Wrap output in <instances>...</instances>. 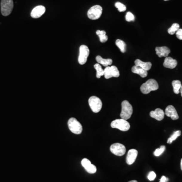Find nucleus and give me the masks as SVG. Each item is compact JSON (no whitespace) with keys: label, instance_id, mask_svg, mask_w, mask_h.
<instances>
[{"label":"nucleus","instance_id":"nucleus-1","mask_svg":"<svg viewBox=\"0 0 182 182\" xmlns=\"http://www.w3.org/2000/svg\"><path fill=\"white\" fill-rule=\"evenodd\" d=\"M159 85L156 80L154 79H149L140 87L141 92L144 94H148L152 91H156L158 89Z\"/></svg>","mask_w":182,"mask_h":182},{"label":"nucleus","instance_id":"nucleus-2","mask_svg":"<svg viewBox=\"0 0 182 182\" xmlns=\"http://www.w3.org/2000/svg\"><path fill=\"white\" fill-rule=\"evenodd\" d=\"M133 107L127 100H124L121 103V111L120 114L121 118L128 120L130 119L133 113Z\"/></svg>","mask_w":182,"mask_h":182},{"label":"nucleus","instance_id":"nucleus-3","mask_svg":"<svg viewBox=\"0 0 182 182\" xmlns=\"http://www.w3.org/2000/svg\"><path fill=\"white\" fill-rule=\"evenodd\" d=\"M69 130L74 134H79L82 133V126L76 118L71 117L67 122Z\"/></svg>","mask_w":182,"mask_h":182},{"label":"nucleus","instance_id":"nucleus-4","mask_svg":"<svg viewBox=\"0 0 182 182\" xmlns=\"http://www.w3.org/2000/svg\"><path fill=\"white\" fill-rule=\"evenodd\" d=\"M111 128L114 129H117L121 131H128L130 130V123L126 121V120H124L123 118L121 119H117L112 121L111 123Z\"/></svg>","mask_w":182,"mask_h":182},{"label":"nucleus","instance_id":"nucleus-5","mask_svg":"<svg viewBox=\"0 0 182 182\" xmlns=\"http://www.w3.org/2000/svg\"><path fill=\"white\" fill-rule=\"evenodd\" d=\"M89 104L92 111L94 113H98L102 109V102L98 97L91 96L89 99Z\"/></svg>","mask_w":182,"mask_h":182},{"label":"nucleus","instance_id":"nucleus-6","mask_svg":"<svg viewBox=\"0 0 182 182\" xmlns=\"http://www.w3.org/2000/svg\"><path fill=\"white\" fill-rule=\"evenodd\" d=\"M13 0H2L1 3V13L4 16H7L10 15L13 10Z\"/></svg>","mask_w":182,"mask_h":182},{"label":"nucleus","instance_id":"nucleus-7","mask_svg":"<svg viewBox=\"0 0 182 182\" xmlns=\"http://www.w3.org/2000/svg\"><path fill=\"white\" fill-rule=\"evenodd\" d=\"M102 7L100 5H95L88 10L87 15L90 19L97 20L102 15Z\"/></svg>","mask_w":182,"mask_h":182},{"label":"nucleus","instance_id":"nucleus-8","mask_svg":"<svg viewBox=\"0 0 182 182\" xmlns=\"http://www.w3.org/2000/svg\"><path fill=\"white\" fill-rule=\"evenodd\" d=\"M90 54V50L87 46L82 45L79 47L78 61L80 65H84L87 62V59Z\"/></svg>","mask_w":182,"mask_h":182},{"label":"nucleus","instance_id":"nucleus-9","mask_svg":"<svg viewBox=\"0 0 182 182\" xmlns=\"http://www.w3.org/2000/svg\"><path fill=\"white\" fill-rule=\"evenodd\" d=\"M110 151L115 155L121 156L123 155L126 152V148L123 145L120 143H114L110 146Z\"/></svg>","mask_w":182,"mask_h":182},{"label":"nucleus","instance_id":"nucleus-10","mask_svg":"<svg viewBox=\"0 0 182 182\" xmlns=\"http://www.w3.org/2000/svg\"><path fill=\"white\" fill-rule=\"evenodd\" d=\"M81 164L87 172H89V174H95L97 171V168L95 166L92 164L89 159L84 158L81 161Z\"/></svg>","mask_w":182,"mask_h":182},{"label":"nucleus","instance_id":"nucleus-11","mask_svg":"<svg viewBox=\"0 0 182 182\" xmlns=\"http://www.w3.org/2000/svg\"><path fill=\"white\" fill-rule=\"evenodd\" d=\"M46 8L43 6H38L33 9L31 11L30 15L33 18H38L41 17L45 13Z\"/></svg>","mask_w":182,"mask_h":182},{"label":"nucleus","instance_id":"nucleus-12","mask_svg":"<svg viewBox=\"0 0 182 182\" xmlns=\"http://www.w3.org/2000/svg\"><path fill=\"white\" fill-rule=\"evenodd\" d=\"M138 154V151L134 149H132L128 151L126 158V162L127 164L129 165L133 164L136 159Z\"/></svg>","mask_w":182,"mask_h":182},{"label":"nucleus","instance_id":"nucleus-13","mask_svg":"<svg viewBox=\"0 0 182 182\" xmlns=\"http://www.w3.org/2000/svg\"><path fill=\"white\" fill-rule=\"evenodd\" d=\"M165 114L167 117H171L172 120H178L179 117L177 110L172 105H169L166 108Z\"/></svg>","mask_w":182,"mask_h":182},{"label":"nucleus","instance_id":"nucleus-14","mask_svg":"<svg viewBox=\"0 0 182 182\" xmlns=\"http://www.w3.org/2000/svg\"><path fill=\"white\" fill-rule=\"evenodd\" d=\"M155 51L156 54L160 58L163 57H166L171 52V50L169 48L166 46L157 47L155 48Z\"/></svg>","mask_w":182,"mask_h":182},{"label":"nucleus","instance_id":"nucleus-15","mask_svg":"<svg viewBox=\"0 0 182 182\" xmlns=\"http://www.w3.org/2000/svg\"><path fill=\"white\" fill-rule=\"evenodd\" d=\"M164 111L160 108H156L154 111L150 112V117L158 121L162 120L164 118Z\"/></svg>","mask_w":182,"mask_h":182},{"label":"nucleus","instance_id":"nucleus-16","mask_svg":"<svg viewBox=\"0 0 182 182\" xmlns=\"http://www.w3.org/2000/svg\"><path fill=\"white\" fill-rule=\"evenodd\" d=\"M177 61L171 57H166V59H164V62L163 63L164 67L170 69L175 68L177 65Z\"/></svg>","mask_w":182,"mask_h":182},{"label":"nucleus","instance_id":"nucleus-17","mask_svg":"<svg viewBox=\"0 0 182 182\" xmlns=\"http://www.w3.org/2000/svg\"><path fill=\"white\" fill-rule=\"evenodd\" d=\"M134 64H135V65L139 66L146 71H149L150 69H151V66H152V63L151 62H145L140 59L136 60L134 61Z\"/></svg>","mask_w":182,"mask_h":182},{"label":"nucleus","instance_id":"nucleus-18","mask_svg":"<svg viewBox=\"0 0 182 182\" xmlns=\"http://www.w3.org/2000/svg\"><path fill=\"white\" fill-rule=\"evenodd\" d=\"M131 71L134 74H138L141 76L142 77H145L147 76V71H145L142 68L138 66L134 65L131 68Z\"/></svg>","mask_w":182,"mask_h":182},{"label":"nucleus","instance_id":"nucleus-19","mask_svg":"<svg viewBox=\"0 0 182 182\" xmlns=\"http://www.w3.org/2000/svg\"><path fill=\"white\" fill-rule=\"evenodd\" d=\"M96 60L99 64H102V65L107 67L111 65L112 60L111 59H104L100 56H97L96 57Z\"/></svg>","mask_w":182,"mask_h":182},{"label":"nucleus","instance_id":"nucleus-20","mask_svg":"<svg viewBox=\"0 0 182 182\" xmlns=\"http://www.w3.org/2000/svg\"><path fill=\"white\" fill-rule=\"evenodd\" d=\"M96 34L98 36L99 39H100V41L101 43H105L107 41L108 38L106 35V31H104V30H98L96 31Z\"/></svg>","mask_w":182,"mask_h":182},{"label":"nucleus","instance_id":"nucleus-21","mask_svg":"<svg viewBox=\"0 0 182 182\" xmlns=\"http://www.w3.org/2000/svg\"><path fill=\"white\" fill-rule=\"evenodd\" d=\"M95 69L96 70L97 73H96V77L98 79H100V77L102 76H104V70L103 69L102 67L100 64L97 63L94 66Z\"/></svg>","mask_w":182,"mask_h":182},{"label":"nucleus","instance_id":"nucleus-22","mask_svg":"<svg viewBox=\"0 0 182 182\" xmlns=\"http://www.w3.org/2000/svg\"><path fill=\"white\" fill-rule=\"evenodd\" d=\"M172 85L174 89V92L176 94H178L180 93L181 87L182 85L181 82L179 80H173L172 82Z\"/></svg>","mask_w":182,"mask_h":182},{"label":"nucleus","instance_id":"nucleus-23","mask_svg":"<svg viewBox=\"0 0 182 182\" xmlns=\"http://www.w3.org/2000/svg\"><path fill=\"white\" fill-rule=\"evenodd\" d=\"M115 44L122 53L126 52V44L125 42L121 39H117L115 42Z\"/></svg>","mask_w":182,"mask_h":182},{"label":"nucleus","instance_id":"nucleus-24","mask_svg":"<svg viewBox=\"0 0 182 182\" xmlns=\"http://www.w3.org/2000/svg\"><path fill=\"white\" fill-rule=\"evenodd\" d=\"M181 134V131H175L173 133V134L169 138V139L167 140V143L168 144H172L173 141L177 139L178 137L180 136Z\"/></svg>","mask_w":182,"mask_h":182},{"label":"nucleus","instance_id":"nucleus-25","mask_svg":"<svg viewBox=\"0 0 182 182\" xmlns=\"http://www.w3.org/2000/svg\"><path fill=\"white\" fill-rule=\"evenodd\" d=\"M180 28V25L178 23H174L172 25L170 28H169V30H167L168 33L170 35H174L176 32L179 30Z\"/></svg>","mask_w":182,"mask_h":182},{"label":"nucleus","instance_id":"nucleus-26","mask_svg":"<svg viewBox=\"0 0 182 182\" xmlns=\"http://www.w3.org/2000/svg\"><path fill=\"white\" fill-rule=\"evenodd\" d=\"M110 72L112 77H120V71L115 66H110Z\"/></svg>","mask_w":182,"mask_h":182},{"label":"nucleus","instance_id":"nucleus-27","mask_svg":"<svg viewBox=\"0 0 182 182\" xmlns=\"http://www.w3.org/2000/svg\"><path fill=\"white\" fill-rule=\"evenodd\" d=\"M166 150V146H161L158 149H156L155 150V151L154 152V156H159L161 155V154H163V152L165 151Z\"/></svg>","mask_w":182,"mask_h":182},{"label":"nucleus","instance_id":"nucleus-28","mask_svg":"<svg viewBox=\"0 0 182 182\" xmlns=\"http://www.w3.org/2000/svg\"><path fill=\"white\" fill-rule=\"evenodd\" d=\"M115 6L116 8L118 9V10L120 12L125 11L126 9V6L120 2L115 3Z\"/></svg>","mask_w":182,"mask_h":182},{"label":"nucleus","instance_id":"nucleus-29","mask_svg":"<svg viewBox=\"0 0 182 182\" xmlns=\"http://www.w3.org/2000/svg\"><path fill=\"white\" fill-rule=\"evenodd\" d=\"M104 77L106 79H109L111 78V72H110V66H107L104 69Z\"/></svg>","mask_w":182,"mask_h":182},{"label":"nucleus","instance_id":"nucleus-30","mask_svg":"<svg viewBox=\"0 0 182 182\" xmlns=\"http://www.w3.org/2000/svg\"><path fill=\"white\" fill-rule=\"evenodd\" d=\"M126 19L128 22L134 21V15H133V13H131V12H128L126 13Z\"/></svg>","mask_w":182,"mask_h":182},{"label":"nucleus","instance_id":"nucleus-31","mask_svg":"<svg viewBox=\"0 0 182 182\" xmlns=\"http://www.w3.org/2000/svg\"><path fill=\"white\" fill-rule=\"evenodd\" d=\"M156 177V175L155 172L152 171V172H150L149 174H148V179L149 180L152 181L154 180V179H155Z\"/></svg>","mask_w":182,"mask_h":182},{"label":"nucleus","instance_id":"nucleus-32","mask_svg":"<svg viewBox=\"0 0 182 182\" xmlns=\"http://www.w3.org/2000/svg\"><path fill=\"white\" fill-rule=\"evenodd\" d=\"M176 36L178 39L182 40V29L179 28V30L176 32Z\"/></svg>","mask_w":182,"mask_h":182},{"label":"nucleus","instance_id":"nucleus-33","mask_svg":"<svg viewBox=\"0 0 182 182\" xmlns=\"http://www.w3.org/2000/svg\"><path fill=\"white\" fill-rule=\"evenodd\" d=\"M168 181H169L168 178H166L165 176H162V177L161 178L159 182H167Z\"/></svg>","mask_w":182,"mask_h":182},{"label":"nucleus","instance_id":"nucleus-34","mask_svg":"<svg viewBox=\"0 0 182 182\" xmlns=\"http://www.w3.org/2000/svg\"><path fill=\"white\" fill-rule=\"evenodd\" d=\"M180 91L181 93V96H182V85H181V87L180 90Z\"/></svg>","mask_w":182,"mask_h":182},{"label":"nucleus","instance_id":"nucleus-35","mask_svg":"<svg viewBox=\"0 0 182 182\" xmlns=\"http://www.w3.org/2000/svg\"><path fill=\"white\" fill-rule=\"evenodd\" d=\"M181 169L182 171V158L181 159Z\"/></svg>","mask_w":182,"mask_h":182},{"label":"nucleus","instance_id":"nucleus-36","mask_svg":"<svg viewBox=\"0 0 182 182\" xmlns=\"http://www.w3.org/2000/svg\"><path fill=\"white\" fill-rule=\"evenodd\" d=\"M129 182H138V181L136 180H132L131 181H129Z\"/></svg>","mask_w":182,"mask_h":182},{"label":"nucleus","instance_id":"nucleus-37","mask_svg":"<svg viewBox=\"0 0 182 182\" xmlns=\"http://www.w3.org/2000/svg\"><path fill=\"white\" fill-rule=\"evenodd\" d=\"M164 1H169V0H164Z\"/></svg>","mask_w":182,"mask_h":182}]
</instances>
